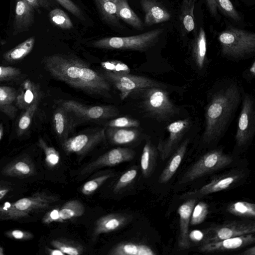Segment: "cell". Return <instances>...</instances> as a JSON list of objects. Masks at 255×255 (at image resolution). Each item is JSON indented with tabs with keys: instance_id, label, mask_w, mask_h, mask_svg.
I'll return each mask as SVG.
<instances>
[{
	"instance_id": "4dcf8cb0",
	"label": "cell",
	"mask_w": 255,
	"mask_h": 255,
	"mask_svg": "<svg viewBox=\"0 0 255 255\" xmlns=\"http://www.w3.org/2000/svg\"><path fill=\"white\" fill-rule=\"evenodd\" d=\"M35 39L31 37L21 43L4 55V58L10 62L19 60L26 56L32 50Z\"/></svg>"
},
{
	"instance_id": "7bdbcfd3",
	"label": "cell",
	"mask_w": 255,
	"mask_h": 255,
	"mask_svg": "<svg viewBox=\"0 0 255 255\" xmlns=\"http://www.w3.org/2000/svg\"><path fill=\"white\" fill-rule=\"evenodd\" d=\"M25 90L18 98V102L20 105L28 106L30 105L33 101H36L37 98V94L36 91H32L31 88L29 86L28 83L25 84Z\"/></svg>"
},
{
	"instance_id": "30bf717a",
	"label": "cell",
	"mask_w": 255,
	"mask_h": 255,
	"mask_svg": "<svg viewBox=\"0 0 255 255\" xmlns=\"http://www.w3.org/2000/svg\"><path fill=\"white\" fill-rule=\"evenodd\" d=\"M255 224L249 221H232L210 227L204 233L202 244L254 233Z\"/></svg>"
},
{
	"instance_id": "3957f363",
	"label": "cell",
	"mask_w": 255,
	"mask_h": 255,
	"mask_svg": "<svg viewBox=\"0 0 255 255\" xmlns=\"http://www.w3.org/2000/svg\"><path fill=\"white\" fill-rule=\"evenodd\" d=\"M129 96L138 98L144 111L159 122H170L178 113L179 109L170 100L165 88L142 89L131 92Z\"/></svg>"
},
{
	"instance_id": "5b68a950",
	"label": "cell",
	"mask_w": 255,
	"mask_h": 255,
	"mask_svg": "<svg viewBox=\"0 0 255 255\" xmlns=\"http://www.w3.org/2000/svg\"><path fill=\"white\" fill-rule=\"evenodd\" d=\"M163 31V29L158 28L135 35L105 37L95 40L92 45L95 48L100 49L142 52L158 41Z\"/></svg>"
},
{
	"instance_id": "277c9868",
	"label": "cell",
	"mask_w": 255,
	"mask_h": 255,
	"mask_svg": "<svg viewBox=\"0 0 255 255\" xmlns=\"http://www.w3.org/2000/svg\"><path fill=\"white\" fill-rule=\"evenodd\" d=\"M218 40L224 56L240 60L253 55L255 52V34L230 27L220 32Z\"/></svg>"
},
{
	"instance_id": "cb8c5ba5",
	"label": "cell",
	"mask_w": 255,
	"mask_h": 255,
	"mask_svg": "<svg viewBox=\"0 0 255 255\" xmlns=\"http://www.w3.org/2000/svg\"><path fill=\"white\" fill-rule=\"evenodd\" d=\"M140 132L136 128H108L106 135L109 141L116 145H123L135 141L139 137Z\"/></svg>"
},
{
	"instance_id": "f907efd6",
	"label": "cell",
	"mask_w": 255,
	"mask_h": 255,
	"mask_svg": "<svg viewBox=\"0 0 255 255\" xmlns=\"http://www.w3.org/2000/svg\"><path fill=\"white\" fill-rule=\"evenodd\" d=\"M204 236V234L201 231L193 230L188 235V237L193 241L199 242L203 240Z\"/></svg>"
},
{
	"instance_id": "52a82bcc",
	"label": "cell",
	"mask_w": 255,
	"mask_h": 255,
	"mask_svg": "<svg viewBox=\"0 0 255 255\" xmlns=\"http://www.w3.org/2000/svg\"><path fill=\"white\" fill-rule=\"evenodd\" d=\"M233 161L231 156L220 149H214L206 153L189 167L180 178L179 183L185 184L220 170Z\"/></svg>"
},
{
	"instance_id": "ac0fdd59",
	"label": "cell",
	"mask_w": 255,
	"mask_h": 255,
	"mask_svg": "<svg viewBox=\"0 0 255 255\" xmlns=\"http://www.w3.org/2000/svg\"><path fill=\"white\" fill-rule=\"evenodd\" d=\"M196 203V199L190 198L180 205L178 209L177 212L180 219L178 246L182 250L188 249L190 246L188 237L189 225L192 210Z\"/></svg>"
},
{
	"instance_id": "7c38bea8",
	"label": "cell",
	"mask_w": 255,
	"mask_h": 255,
	"mask_svg": "<svg viewBox=\"0 0 255 255\" xmlns=\"http://www.w3.org/2000/svg\"><path fill=\"white\" fill-rule=\"evenodd\" d=\"M191 125V119L187 118L172 122L167 126L168 136L165 139H160L156 147L162 161L169 157L179 146Z\"/></svg>"
},
{
	"instance_id": "2e32d148",
	"label": "cell",
	"mask_w": 255,
	"mask_h": 255,
	"mask_svg": "<svg viewBox=\"0 0 255 255\" xmlns=\"http://www.w3.org/2000/svg\"><path fill=\"white\" fill-rule=\"evenodd\" d=\"M254 233L240 236L223 240L202 244L199 248L206 253L222 252L242 248L255 243Z\"/></svg>"
},
{
	"instance_id": "e575fe53",
	"label": "cell",
	"mask_w": 255,
	"mask_h": 255,
	"mask_svg": "<svg viewBox=\"0 0 255 255\" xmlns=\"http://www.w3.org/2000/svg\"><path fill=\"white\" fill-rule=\"evenodd\" d=\"M8 175L15 176H26L33 172L32 165L24 160L16 161L6 167L4 171Z\"/></svg>"
},
{
	"instance_id": "8992f818",
	"label": "cell",
	"mask_w": 255,
	"mask_h": 255,
	"mask_svg": "<svg viewBox=\"0 0 255 255\" xmlns=\"http://www.w3.org/2000/svg\"><path fill=\"white\" fill-rule=\"evenodd\" d=\"M58 200L57 196L39 192L14 203L6 202L0 206V219L13 220L26 217L48 208Z\"/></svg>"
},
{
	"instance_id": "f5cc1de1",
	"label": "cell",
	"mask_w": 255,
	"mask_h": 255,
	"mask_svg": "<svg viewBox=\"0 0 255 255\" xmlns=\"http://www.w3.org/2000/svg\"><path fill=\"white\" fill-rule=\"evenodd\" d=\"M49 254L51 255H65V254H64L62 252H61L60 250L56 249H48L47 250Z\"/></svg>"
},
{
	"instance_id": "11a10c76",
	"label": "cell",
	"mask_w": 255,
	"mask_h": 255,
	"mask_svg": "<svg viewBox=\"0 0 255 255\" xmlns=\"http://www.w3.org/2000/svg\"><path fill=\"white\" fill-rule=\"evenodd\" d=\"M9 192L8 189H0V200L2 199Z\"/></svg>"
},
{
	"instance_id": "7402d4cb",
	"label": "cell",
	"mask_w": 255,
	"mask_h": 255,
	"mask_svg": "<svg viewBox=\"0 0 255 255\" xmlns=\"http://www.w3.org/2000/svg\"><path fill=\"white\" fill-rule=\"evenodd\" d=\"M189 143V138L185 139L170 156L167 164L160 174L158 182L166 183L173 176L182 161Z\"/></svg>"
},
{
	"instance_id": "9a60e30c",
	"label": "cell",
	"mask_w": 255,
	"mask_h": 255,
	"mask_svg": "<svg viewBox=\"0 0 255 255\" xmlns=\"http://www.w3.org/2000/svg\"><path fill=\"white\" fill-rule=\"evenodd\" d=\"M243 175L242 173L234 172L217 177L200 189L185 193L181 198H193L227 189L239 181Z\"/></svg>"
},
{
	"instance_id": "6f0895ef",
	"label": "cell",
	"mask_w": 255,
	"mask_h": 255,
	"mask_svg": "<svg viewBox=\"0 0 255 255\" xmlns=\"http://www.w3.org/2000/svg\"><path fill=\"white\" fill-rule=\"evenodd\" d=\"M4 254L3 250L1 248V247L0 246V255H3Z\"/></svg>"
},
{
	"instance_id": "7dc6e473",
	"label": "cell",
	"mask_w": 255,
	"mask_h": 255,
	"mask_svg": "<svg viewBox=\"0 0 255 255\" xmlns=\"http://www.w3.org/2000/svg\"><path fill=\"white\" fill-rule=\"evenodd\" d=\"M6 235L10 238L21 240H26L31 239L33 235L30 232L20 230H13L8 231Z\"/></svg>"
},
{
	"instance_id": "681fc988",
	"label": "cell",
	"mask_w": 255,
	"mask_h": 255,
	"mask_svg": "<svg viewBox=\"0 0 255 255\" xmlns=\"http://www.w3.org/2000/svg\"><path fill=\"white\" fill-rule=\"evenodd\" d=\"M34 8H42L48 9L52 5L51 0H25Z\"/></svg>"
},
{
	"instance_id": "8fae6325",
	"label": "cell",
	"mask_w": 255,
	"mask_h": 255,
	"mask_svg": "<svg viewBox=\"0 0 255 255\" xmlns=\"http://www.w3.org/2000/svg\"><path fill=\"white\" fill-rule=\"evenodd\" d=\"M78 120L99 121L106 120L119 115L118 110L113 106H90L74 100H64L61 105Z\"/></svg>"
},
{
	"instance_id": "603a6c76",
	"label": "cell",
	"mask_w": 255,
	"mask_h": 255,
	"mask_svg": "<svg viewBox=\"0 0 255 255\" xmlns=\"http://www.w3.org/2000/svg\"><path fill=\"white\" fill-rule=\"evenodd\" d=\"M207 38L205 30L201 27L192 44V54L196 68L203 71L207 65Z\"/></svg>"
},
{
	"instance_id": "8d00e7d4",
	"label": "cell",
	"mask_w": 255,
	"mask_h": 255,
	"mask_svg": "<svg viewBox=\"0 0 255 255\" xmlns=\"http://www.w3.org/2000/svg\"><path fill=\"white\" fill-rule=\"evenodd\" d=\"M208 213V206L204 202L195 204L191 213L190 224L197 225L202 223L206 219Z\"/></svg>"
},
{
	"instance_id": "d6986e66",
	"label": "cell",
	"mask_w": 255,
	"mask_h": 255,
	"mask_svg": "<svg viewBox=\"0 0 255 255\" xmlns=\"http://www.w3.org/2000/svg\"><path fill=\"white\" fill-rule=\"evenodd\" d=\"M78 122L79 121L77 119L61 105L54 112V129L62 141L68 137L69 134L77 125Z\"/></svg>"
},
{
	"instance_id": "db71d44e",
	"label": "cell",
	"mask_w": 255,
	"mask_h": 255,
	"mask_svg": "<svg viewBox=\"0 0 255 255\" xmlns=\"http://www.w3.org/2000/svg\"><path fill=\"white\" fill-rule=\"evenodd\" d=\"M241 254L244 255H255V247L254 246L248 249Z\"/></svg>"
},
{
	"instance_id": "44dd1931",
	"label": "cell",
	"mask_w": 255,
	"mask_h": 255,
	"mask_svg": "<svg viewBox=\"0 0 255 255\" xmlns=\"http://www.w3.org/2000/svg\"><path fill=\"white\" fill-rule=\"evenodd\" d=\"M131 218L121 214H110L100 218L96 222L92 234L93 239L100 234L116 231L128 223Z\"/></svg>"
},
{
	"instance_id": "c3c4849f",
	"label": "cell",
	"mask_w": 255,
	"mask_h": 255,
	"mask_svg": "<svg viewBox=\"0 0 255 255\" xmlns=\"http://www.w3.org/2000/svg\"><path fill=\"white\" fill-rule=\"evenodd\" d=\"M20 73V71L11 67L0 66V80L7 79L16 76Z\"/></svg>"
},
{
	"instance_id": "f35d334b",
	"label": "cell",
	"mask_w": 255,
	"mask_h": 255,
	"mask_svg": "<svg viewBox=\"0 0 255 255\" xmlns=\"http://www.w3.org/2000/svg\"><path fill=\"white\" fill-rule=\"evenodd\" d=\"M139 121L127 117L117 118L109 121L106 127L115 128H137L139 126Z\"/></svg>"
},
{
	"instance_id": "d4e9b609",
	"label": "cell",
	"mask_w": 255,
	"mask_h": 255,
	"mask_svg": "<svg viewBox=\"0 0 255 255\" xmlns=\"http://www.w3.org/2000/svg\"><path fill=\"white\" fill-rule=\"evenodd\" d=\"M110 255H154L150 247L141 244L125 242L118 244L109 252Z\"/></svg>"
},
{
	"instance_id": "e0dca14e",
	"label": "cell",
	"mask_w": 255,
	"mask_h": 255,
	"mask_svg": "<svg viewBox=\"0 0 255 255\" xmlns=\"http://www.w3.org/2000/svg\"><path fill=\"white\" fill-rule=\"evenodd\" d=\"M34 7L25 0H16L13 35L28 30L34 22Z\"/></svg>"
},
{
	"instance_id": "ffe728a7",
	"label": "cell",
	"mask_w": 255,
	"mask_h": 255,
	"mask_svg": "<svg viewBox=\"0 0 255 255\" xmlns=\"http://www.w3.org/2000/svg\"><path fill=\"white\" fill-rule=\"evenodd\" d=\"M144 15V24L147 26L168 21L171 14L168 10L156 0H140Z\"/></svg>"
},
{
	"instance_id": "ab89813d",
	"label": "cell",
	"mask_w": 255,
	"mask_h": 255,
	"mask_svg": "<svg viewBox=\"0 0 255 255\" xmlns=\"http://www.w3.org/2000/svg\"><path fill=\"white\" fill-rule=\"evenodd\" d=\"M111 176L110 174H106L86 182L82 187V193L85 195L92 194Z\"/></svg>"
},
{
	"instance_id": "60d3db41",
	"label": "cell",
	"mask_w": 255,
	"mask_h": 255,
	"mask_svg": "<svg viewBox=\"0 0 255 255\" xmlns=\"http://www.w3.org/2000/svg\"><path fill=\"white\" fill-rule=\"evenodd\" d=\"M39 142L44 152L45 161L48 165L54 167L57 165L60 160L59 152L54 147L48 146L42 139H40Z\"/></svg>"
},
{
	"instance_id": "bcb514c9",
	"label": "cell",
	"mask_w": 255,
	"mask_h": 255,
	"mask_svg": "<svg viewBox=\"0 0 255 255\" xmlns=\"http://www.w3.org/2000/svg\"><path fill=\"white\" fill-rule=\"evenodd\" d=\"M60 208H55L47 213L42 219L44 224H48L54 222H64L59 215Z\"/></svg>"
},
{
	"instance_id": "4316f807",
	"label": "cell",
	"mask_w": 255,
	"mask_h": 255,
	"mask_svg": "<svg viewBox=\"0 0 255 255\" xmlns=\"http://www.w3.org/2000/svg\"><path fill=\"white\" fill-rule=\"evenodd\" d=\"M102 18L113 25L119 23L117 12L119 0H94Z\"/></svg>"
},
{
	"instance_id": "5bb4252c",
	"label": "cell",
	"mask_w": 255,
	"mask_h": 255,
	"mask_svg": "<svg viewBox=\"0 0 255 255\" xmlns=\"http://www.w3.org/2000/svg\"><path fill=\"white\" fill-rule=\"evenodd\" d=\"M135 151L128 148L117 147L112 149L95 160L90 162L80 171V175L90 173L97 169L113 166L121 163L132 160Z\"/></svg>"
},
{
	"instance_id": "f1b7e54d",
	"label": "cell",
	"mask_w": 255,
	"mask_h": 255,
	"mask_svg": "<svg viewBox=\"0 0 255 255\" xmlns=\"http://www.w3.org/2000/svg\"><path fill=\"white\" fill-rule=\"evenodd\" d=\"M211 13L215 15L217 9L219 8L224 13L232 19L238 21L241 17L230 0H205Z\"/></svg>"
},
{
	"instance_id": "f546056e",
	"label": "cell",
	"mask_w": 255,
	"mask_h": 255,
	"mask_svg": "<svg viewBox=\"0 0 255 255\" xmlns=\"http://www.w3.org/2000/svg\"><path fill=\"white\" fill-rule=\"evenodd\" d=\"M194 7V0H182L180 20L183 27L188 32L192 31L195 28Z\"/></svg>"
},
{
	"instance_id": "7a4b0ae2",
	"label": "cell",
	"mask_w": 255,
	"mask_h": 255,
	"mask_svg": "<svg viewBox=\"0 0 255 255\" xmlns=\"http://www.w3.org/2000/svg\"><path fill=\"white\" fill-rule=\"evenodd\" d=\"M240 86L235 81L224 82L210 93L205 110L202 142L219 140L227 131L242 100Z\"/></svg>"
},
{
	"instance_id": "6da1fadb",
	"label": "cell",
	"mask_w": 255,
	"mask_h": 255,
	"mask_svg": "<svg viewBox=\"0 0 255 255\" xmlns=\"http://www.w3.org/2000/svg\"><path fill=\"white\" fill-rule=\"evenodd\" d=\"M46 69L56 79L89 94L109 96L111 85L102 74L71 54H56L46 57Z\"/></svg>"
},
{
	"instance_id": "74e56055",
	"label": "cell",
	"mask_w": 255,
	"mask_h": 255,
	"mask_svg": "<svg viewBox=\"0 0 255 255\" xmlns=\"http://www.w3.org/2000/svg\"><path fill=\"white\" fill-rule=\"evenodd\" d=\"M101 67L105 71L111 72L116 74L130 73L129 67L122 61L118 60H109L102 62Z\"/></svg>"
},
{
	"instance_id": "b9f144b4",
	"label": "cell",
	"mask_w": 255,
	"mask_h": 255,
	"mask_svg": "<svg viewBox=\"0 0 255 255\" xmlns=\"http://www.w3.org/2000/svg\"><path fill=\"white\" fill-rule=\"evenodd\" d=\"M137 170L132 168L124 173L119 178L114 186V191L118 192L130 184L137 175Z\"/></svg>"
},
{
	"instance_id": "1f68e13d",
	"label": "cell",
	"mask_w": 255,
	"mask_h": 255,
	"mask_svg": "<svg viewBox=\"0 0 255 255\" xmlns=\"http://www.w3.org/2000/svg\"><path fill=\"white\" fill-rule=\"evenodd\" d=\"M85 212L83 204L78 200H72L66 202L59 209V215L64 221L81 216Z\"/></svg>"
},
{
	"instance_id": "ba28073f",
	"label": "cell",
	"mask_w": 255,
	"mask_h": 255,
	"mask_svg": "<svg viewBox=\"0 0 255 255\" xmlns=\"http://www.w3.org/2000/svg\"><path fill=\"white\" fill-rule=\"evenodd\" d=\"M102 74L110 84L119 91L122 100L127 98L131 92L138 90L152 87L167 88L164 84L144 76L130 73L116 74L106 71Z\"/></svg>"
},
{
	"instance_id": "4fadbf2b",
	"label": "cell",
	"mask_w": 255,
	"mask_h": 255,
	"mask_svg": "<svg viewBox=\"0 0 255 255\" xmlns=\"http://www.w3.org/2000/svg\"><path fill=\"white\" fill-rule=\"evenodd\" d=\"M106 136V129L102 128L91 133L68 137L62 141V147L67 154L83 155L104 140Z\"/></svg>"
},
{
	"instance_id": "9c48e42d",
	"label": "cell",
	"mask_w": 255,
	"mask_h": 255,
	"mask_svg": "<svg viewBox=\"0 0 255 255\" xmlns=\"http://www.w3.org/2000/svg\"><path fill=\"white\" fill-rule=\"evenodd\" d=\"M241 110L235 135L236 144L244 146L250 142L255 131V102L253 97L245 93L242 98Z\"/></svg>"
},
{
	"instance_id": "484cf974",
	"label": "cell",
	"mask_w": 255,
	"mask_h": 255,
	"mask_svg": "<svg viewBox=\"0 0 255 255\" xmlns=\"http://www.w3.org/2000/svg\"><path fill=\"white\" fill-rule=\"evenodd\" d=\"M157 154V149L149 140H146L140 158V167L144 177L151 175L155 168Z\"/></svg>"
},
{
	"instance_id": "d590c367",
	"label": "cell",
	"mask_w": 255,
	"mask_h": 255,
	"mask_svg": "<svg viewBox=\"0 0 255 255\" xmlns=\"http://www.w3.org/2000/svg\"><path fill=\"white\" fill-rule=\"evenodd\" d=\"M51 245L67 255H79L83 253L81 246L66 240H54L51 242Z\"/></svg>"
},
{
	"instance_id": "836d02e7",
	"label": "cell",
	"mask_w": 255,
	"mask_h": 255,
	"mask_svg": "<svg viewBox=\"0 0 255 255\" xmlns=\"http://www.w3.org/2000/svg\"><path fill=\"white\" fill-rule=\"evenodd\" d=\"M49 16L51 22L61 29H71L74 27L70 17L64 11L60 8H56L51 10Z\"/></svg>"
},
{
	"instance_id": "816d5d0a",
	"label": "cell",
	"mask_w": 255,
	"mask_h": 255,
	"mask_svg": "<svg viewBox=\"0 0 255 255\" xmlns=\"http://www.w3.org/2000/svg\"><path fill=\"white\" fill-rule=\"evenodd\" d=\"M248 76L250 78H254L255 75V62L254 61L248 70Z\"/></svg>"
},
{
	"instance_id": "f6af8a7d",
	"label": "cell",
	"mask_w": 255,
	"mask_h": 255,
	"mask_svg": "<svg viewBox=\"0 0 255 255\" xmlns=\"http://www.w3.org/2000/svg\"><path fill=\"white\" fill-rule=\"evenodd\" d=\"M35 102L32 105H31L19 120L18 123V128L19 129L24 130L29 127L31 123L32 116L37 106V102Z\"/></svg>"
},
{
	"instance_id": "d6a6232c",
	"label": "cell",
	"mask_w": 255,
	"mask_h": 255,
	"mask_svg": "<svg viewBox=\"0 0 255 255\" xmlns=\"http://www.w3.org/2000/svg\"><path fill=\"white\" fill-rule=\"evenodd\" d=\"M227 211L236 216L244 218H254L255 217V205L246 201H237L229 204Z\"/></svg>"
},
{
	"instance_id": "9f6ffc18",
	"label": "cell",
	"mask_w": 255,
	"mask_h": 255,
	"mask_svg": "<svg viewBox=\"0 0 255 255\" xmlns=\"http://www.w3.org/2000/svg\"><path fill=\"white\" fill-rule=\"evenodd\" d=\"M3 134V127L0 125V140H1Z\"/></svg>"
},
{
	"instance_id": "ee69618b",
	"label": "cell",
	"mask_w": 255,
	"mask_h": 255,
	"mask_svg": "<svg viewBox=\"0 0 255 255\" xmlns=\"http://www.w3.org/2000/svg\"><path fill=\"white\" fill-rule=\"evenodd\" d=\"M13 90L7 87H0V106H6L11 103L15 99Z\"/></svg>"
},
{
	"instance_id": "83f0119b",
	"label": "cell",
	"mask_w": 255,
	"mask_h": 255,
	"mask_svg": "<svg viewBox=\"0 0 255 255\" xmlns=\"http://www.w3.org/2000/svg\"><path fill=\"white\" fill-rule=\"evenodd\" d=\"M117 15L122 19L134 28L143 29V23L134 11L129 6L128 0H119Z\"/></svg>"
}]
</instances>
